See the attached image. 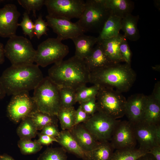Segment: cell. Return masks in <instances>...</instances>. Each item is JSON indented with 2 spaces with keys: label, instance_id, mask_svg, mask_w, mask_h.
I'll use <instances>...</instances> for the list:
<instances>
[{
  "label": "cell",
  "instance_id": "cell-27",
  "mask_svg": "<svg viewBox=\"0 0 160 160\" xmlns=\"http://www.w3.org/2000/svg\"><path fill=\"white\" fill-rule=\"evenodd\" d=\"M75 111L73 106L61 107L57 116L62 130H69L75 126Z\"/></svg>",
  "mask_w": 160,
  "mask_h": 160
},
{
  "label": "cell",
  "instance_id": "cell-20",
  "mask_svg": "<svg viewBox=\"0 0 160 160\" xmlns=\"http://www.w3.org/2000/svg\"><path fill=\"white\" fill-rule=\"evenodd\" d=\"M59 143L67 152L86 160L85 151L80 147L69 130H62L56 138Z\"/></svg>",
  "mask_w": 160,
  "mask_h": 160
},
{
  "label": "cell",
  "instance_id": "cell-30",
  "mask_svg": "<svg viewBox=\"0 0 160 160\" xmlns=\"http://www.w3.org/2000/svg\"><path fill=\"white\" fill-rule=\"evenodd\" d=\"M30 117L38 130H41L49 124H57L58 119L56 116L51 115L38 110L32 113Z\"/></svg>",
  "mask_w": 160,
  "mask_h": 160
},
{
  "label": "cell",
  "instance_id": "cell-19",
  "mask_svg": "<svg viewBox=\"0 0 160 160\" xmlns=\"http://www.w3.org/2000/svg\"><path fill=\"white\" fill-rule=\"evenodd\" d=\"M71 40L75 46L74 55L84 60L90 55L98 42L97 37L86 35L84 33Z\"/></svg>",
  "mask_w": 160,
  "mask_h": 160
},
{
  "label": "cell",
  "instance_id": "cell-40",
  "mask_svg": "<svg viewBox=\"0 0 160 160\" xmlns=\"http://www.w3.org/2000/svg\"><path fill=\"white\" fill-rule=\"evenodd\" d=\"M91 116L85 112L79 105L76 110L75 126L82 122L83 123H85Z\"/></svg>",
  "mask_w": 160,
  "mask_h": 160
},
{
  "label": "cell",
  "instance_id": "cell-44",
  "mask_svg": "<svg viewBox=\"0 0 160 160\" xmlns=\"http://www.w3.org/2000/svg\"><path fill=\"white\" fill-rule=\"evenodd\" d=\"M148 152L153 156L156 160H160V145L153 147Z\"/></svg>",
  "mask_w": 160,
  "mask_h": 160
},
{
  "label": "cell",
  "instance_id": "cell-46",
  "mask_svg": "<svg viewBox=\"0 0 160 160\" xmlns=\"http://www.w3.org/2000/svg\"><path fill=\"white\" fill-rule=\"evenodd\" d=\"M137 160H156L153 156L148 152L141 156Z\"/></svg>",
  "mask_w": 160,
  "mask_h": 160
},
{
  "label": "cell",
  "instance_id": "cell-35",
  "mask_svg": "<svg viewBox=\"0 0 160 160\" xmlns=\"http://www.w3.org/2000/svg\"><path fill=\"white\" fill-rule=\"evenodd\" d=\"M17 2L29 14L31 11L36 17V12L40 10L44 5L45 0H18Z\"/></svg>",
  "mask_w": 160,
  "mask_h": 160
},
{
  "label": "cell",
  "instance_id": "cell-17",
  "mask_svg": "<svg viewBox=\"0 0 160 160\" xmlns=\"http://www.w3.org/2000/svg\"><path fill=\"white\" fill-rule=\"evenodd\" d=\"M84 61L90 72L116 64L107 55L100 42H97L91 53Z\"/></svg>",
  "mask_w": 160,
  "mask_h": 160
},
{
  "label": "cell",
  "instance_id": "cell-9",
  "mask_svg": "<svg viewBox=\"0 0 160 160\" xmlns=\"http://www.w3.org/2000/svg\"><path fill=\"white\" fill-rule=\"evenodd\" d=\"M120 121L97 112L83 125L96 140L102 143L110 141L114 129Z\"/></svg>",
  "mask_w": 160,
  "mask_h": 160
},
{
  "label": "cell",
  "instance_id": "cell-12",
  "mask_svg": "<svg viewBox=\"0 0 160 160\" xmlns=\"http://www.w3.org/2000/svg\"><path fill=\"white\" fill-rule=\"evenodd\" d=\"M110 141L114 149L135 148L137 141L133 124L128 120H120L114 129Z\"/></svg>",
  "mask_w": 160,
  "mask_h": 160
},
{
  "label": "cell",
  "instance_id": "cell-10",
  "mask_svg": "<svg viewBox=\"0 0 160 160\" xmlns=\"http://www.w3.org/2000/svg\"><path fill=\"white\" fill-rule=\"evenodd\" d=\"M49 15L70 20L79 19L84 8L82 0H45Z\"/></svg>",
  "mask_w": 160,
  "mask_h": 160
},
{
  "label": "cell",
  "instance_id": "cell-13",
  "mask_svg": "<svg viewBox=\"0 0 160 160\" xmlns=\"http://www.w3.org/2000/svg\"><path fill=\"white\" fill-rule=\"evenodd\" d=\"M46 18L48 26L57 34V38L62 41L72 39L85 33L76 22L73 23L70 20L52 17L48 15H46Z\"/></svg>",
  "mask_w": 160,
  "mask_h": 160
},
{
  "label": "cell",
  "instance_id": "cell-14",
  "mask_svg": "<svg viewBox=\"0 0 160 160\" xmlns=\"http://www.w3.org/2000/svg\"><path fill=\"white\" fill-rule=\"evenodd\" d=\"M20 15L14 4H8L0 8V36L10 38L16 35Z\"/></svg>",
  "mask_w": 160,
  "mask_h": 160
},
{
  "label": "cell",
  "instance_id": "cell-5",
  "mask_svg": "<svg viewBox=\"0 0 160 160\" xmlns=\"http://www.w3.org/2000/svg\"><path fill=\"white\" fill-rule=\"evenodd\" d=\"M111 14L101 0H87L84 11L76 22L85 33H100Z\"/></svg>",
  "mask_w": 160,
  "mask_h": 160
},
{
  "label": "cell",
  "instance_id": "cell-4",
  "mask_svg": "<svg viewBox=\"0 0 160 160\" xmlns=\"http://www.w3.org/2000/svg\"><path fill=\"white\" fill-rule=\"evenodd\" d=\"M32 97L38 111L50 115L57 116L61 107L60 87L48 76L34 89Z\"/></svg>",
  "mask_w": 160,
  "mask_h": 160
},
{
  "label": "cell",
  "instance_id": "cell-29",
  "mask_svg": "<svg viewBox=\"0 0 160 160\" xmlns=\"http://www.w3.org/2000/svg\"><path fill=\"white\" fill-rule=\"evenodd\" d=\"M148 153L139 148L118 149L113 152L110 160H137Z\"/></svg>",
  "mask_w": 160,
  "mask_h": 160
},
{
  "label": "cell",
  "instance_id": "cell-33",
  "mask_svg": "<svg viewBox=\"0 0 160 160\" xmlns=\"http://www.w3.org/2000/svg\"><path fill=\"white\" fill-rule=\"evenodd\" d=\"M60 96L61 107L73 106L76 103V90L68 87L60 88Z\"/></svg>",
  "mask_w": 160,
  "mask_h": 160
},
{
  "label": "cell",
  "instance_id": "cell-32",
  "mask_svg": "<svg viewBox=\"0 0 160 160\" xmlns=\"http://www.w3.org/2000/svg\"><path fill=\"white\" fill-rule=\"evenodd\" d=\"M66 152L62 148H49L38 157L37 160H67Z\"/></svg>",
  "mask_w": 160,
  "mask_h": 160
},
{
  "label": "cell",
  "instance_id": "cell-43",
  "mask_svg": "<svg viewBox=\"0 0 160 160\" xmlns=\"http://www.w3.org/2000/svg\"><path fill=\"white\" fill-rule=\"evenodd\" d=\"M151 96L157 101L160 102V82H157L155 84Z\"/></svg>",
  "mask_w": 160,
  "mask_h": 160
},
{
  "label": "cell",
  "instance_id": "cell-23",
  "mask_svg": "<svg viewBox=\"0 0 160 160\" xmlns=\"http://www.w3.org/2000/svg\"><path fill=\"white\" fill-rule=\"evenodd\" d=\"M122 19L111 13L97 37L98 42L118 36L121 28Z\"/></svg>",
  "mask_w": 160,
  "mask_h": 160
},
{
  "label": "cell",
  "instance_id": "cell-21",
  "mask_svg": "<svg viewBox=\"0 0 160 160\" xmlns=\"http://www.w3.org/2000/svg\"><path fill=\"white\" fill-rule=\"evenodd\" d=\"M125 38L124 35L119 33L116 36L98 41L101 43L107 55L115 63L124 62L120 53L119 46Z\"/></svg>",
  "mask_w": 160,
  "mask_h": 160
},
{
  "label": "cell",
  "instance_id": "cell-3",
  "mask_svg": "<svg viewBox=\"0 0 160 160\" xmlns=\"http://www.w3.org/2000/svg\"><path fill=\"white\" fill-rule=\"evenodd\" d=\"M136 77L131 65L116 63L90 72L89 83L122 93L130 90Z\"/></svg>",
  "mask_w": 160,
  "mask_h": 160
},
{
  "label": "cell",
  "instance_id": "cell-45",
  "mask_svg": "<svg viewBox=\"0 0 160 160\" xmlns=\"http://www.w3.org/2000/svg\"><path fill=\"white\" fill-rule=\"evenodd\" d=\"M5 57L4 46L0 42V65L4 62Z\"/></svg>",
  "mask_w": 160,
  "mask_h": 160
},
{
  "label": "cell",
  "instance_id": "cell-48",
  "mask_svg": "<svg viewBox=\"0 0 160 160\" xmlns=\"http://www.w3.org/2000/svg\"><path fill=\"white\" fill-rule=\"evenodd\" d=\"M0 160H15L11 156L7 155H0Z\"/></svg>",
  "mask_w": 160,
  "mask_h": 160
},
{
  "label": "cell",
  "instance_id": "cell-7",
  "mask_svg": "<svg viewBox=\"0 0 160 160\" xmlns=\"http://www.w3.org/2000/svg\"><path fill=\"white\" fill-rule=\"evenodd\" d=\"M4 55L14 65L33 63L36 50L30 41L16 35L9 38L4 47Z\"/></svg>",
  "mask_w": 160,
  "mask_h": 160
},
{
  "label": "cell",
  "instance_id": "cell-16",
  "mask_svg": "<svg viewBox=\"0 0 160 160\" xmlns=\"http://www.w3.org/2000/svg\"><path fill=\"white\" fill-rule=\"evenodd\" d=\"M147 99V95L137 93L131 95L126 100L125 115L133 124L142 122Z\"/></svg>",
  "mask_w": 160,
  "mask_h": 160
},
{
  "label": "cell",
  "instance_id": "cell-49",
  "mask_svg": "<svg viewBox=\"0 0 160 160\" xmlns=\"http://www.w3.org/2000/svg\"><path fill=\"white\" fill-rule=\"evenodd\" d=\"M152 68L154 70L160 71V66L159 65H157L152 67Z\"/></svg>",
  "mask_w": 160,
  "mask_h": 160
},
{
  "label": "cell",
  "instance_id": "cell-28",
  "mask_svg": "<svg viewBox=\"0 0 160 160\" xmlns=\"http://www.w3.org/2000/svg\"><path fill=\"white\" fill-rule=\"evenodd\" d=\"M37 130L31 118L28 117L22 120L17 132L20 139L31 140L36 136Z\"/></svg>",
  "mask_w": 160,
  "mask_h": 160
},
{
  "label": "cell",
  "instance_id": "cell-38",
  "mask_svg": "<svg viewBox=\"0 0 160 160\" xmlns=\"http://www.w3.org/2000/svg\"><path fill=\"white\" fill-rule=\"evenodd\" d=\"M119 47L120 53L124 62L131 65L132 52L125 38L121 42Z\"/></svg>",
  "mask_w": 160,
  "mask_h": 160
},
{
  "label": "cell",
  "instance_id": "cell-39",
  "mask_svg": "<svg viewBox=\"0 0 160 160\" xmlns=\"http://www.w3.org/2000/svg\"><path fill=\"white\" fill-rule=\"evenodd\" d=\"M80 105L87 113L92 116L97 112L96 97L80 103Z\"/></svg>",
  "mask_w": 160,
  "mask_h": 160
},
{
  "label": "cell",
  "instance_id": "cell-36",
  "mask_svg": "<svg viewBox=\"0 0 160 160\" xmlns=\"http://www.w3.org/2000/svg\"><path fill=\"white\" fill-rule=\"evenodd\" d=\"M18 26L21 27L25 35L28 36L30 39H32L34 36L33 33L34 23L26 11L24 13L22 20L20 23H18Z\"/></svg>",
  "mask_w": 160,
  "mask_h": 160
},
{
  "label": "cell",
  "instance_id": "cell-6",
  "mask_svg": "<svg viewBox=\"0 0 160 160\" xmlns=\"http://www.w3.org/2000/svg\"><path fill=\"white\" fill-rule=\"evenodd\" d=\"M121 93L113 89L100 87L96 96L97 112L115 119L124 116L127 99Z\"/></svg>",
  "mask_w": 160,
  "mask_h": 160
},
{
  "label": "cell",
  "instance_id": "cell-34",
  "mask_svg": "<svg viewBox=\"0 0 160 160\" xmlns=\"http://www.w3.org/2000/svg\"><path fill=\"white\" fill-rule=\"evenodd\" d=\"M17 144L21 153L25 155L35 153L40 151L42 148V145L36 141L31 140L20 139Z\"/></svg>",
  "mask_w": 160,
  "mask_h": 160
},
{
  "label": "cell",
  "instance_id": "cell-31",
  "mask_svg": "<svg viewBox=\"0 0 160 160\" xmlns=\"http://www.w3.org/2000/svg\"><path fill=\"white\" fill-rule=\"evenodd\" d=\"M100 87L93 85L87 87L86 85L82 86L76 90V100L79 103L96 97Z\"/></svg>",
  "mask_w": 160,
  "mask_h": 160
},
{
  "label": "cell",
  "instance_id": "cell-1",
  "mask_svg": "<svg viewBox=\"0 0 160 160\" xmlns=\"http://www.w3.org/2000/svg\"><path fill=\"white\" fill-rule=\"evenodd\" d=\"M44 78L39 66L34 63L12 65L0 77V82L8 96L33 90Z\"/></svg>",
  "mask_w": 160,
  "mask_h": 160
},
{
  "label": "cell",
  "instance_id": "cell-11",
  "mask_svg": "<svg viewBox=\"0 0 160 160\" xmlns=\"http://www.w3.org/2000/svg\"><path fill=\"white\" fill-rule=\"evenodd\" d=\"M37 110L35 102L29 92H23L12 96L7 108V116L15 123L29 117Z\"/></svg>",
  "mask_w": 160,
  "mask_h": 160
},
{
  "label": "cell",
  "instance_id": "cell-26",
  "mask_svg": "<svg viewBox=\"0 0 160 160\" xmlns=\"http://www.w3.org/2000/svg\"><path fill=\"white\" fill-rule=\"evenodd\" d=\"M114 150L110 142L101 143L94 149L85 152L86 160H110Z\"/></svg>",
  "mask_w": 160,
  "mask_h": 160
},
{
  "label": "cell",
  "instance_id": "cell-15",
  "mask_svg": "<svg viewBox=\"0 0 160 160\" xmlns=\"http://www.w3.org/2000/svg\"><path fill=\"white\" fill-rule=\"evenodd\" d=\"M133 125L135 137L139 144V148L148 152L153 147L160 145L156 136V125L143 122Z\"/></svg>",
  "mask_w": 160,
  "mask_h": 160
},
{
  "label": "cell",
  "instance_id": "cell-22",
  "mask_svg": "<svg viewBox=\"0 0 160 160\" xmlns=\"http://www.w3.org/2000/svg\"><path fill=\"white\" fill-rule=\"evenodd\" d=\"M111 13L122 19L131 14L134 8V3L130 0H101Z\"/></svg>",
  "mask_w": 160,
  "mask_h": 160
},
{
  "label": "cell",
  "instance_id": "cell-24",
  "mask_svg": "<svg viewBox=\"0 0 160 160\" xmlns=\"http://www.w3.org/2000/svg\"><path fill=\"white\" fill-rule=\"evenodd\" d=\"M142 122L157 125L160 123V102L154 99L150 95L147 99Z\"/></svg>",
  "mask_w": 160,
  "mask_h": 160
},
{
  "label": "cell",
  "instance_id": "cell-41",
  "mask_svg": "<svg viewBox=\"0 0 160 160\" xmlns=\"http://www.w3.org/2000/svg\"><path fill=\"white\" fill-rule=\"evenodd\" d=\"M41 130V134L48 135L55 138L57 137L60 132L58 128L57 124H54L47 125Z\"/></svg>",
  "mask_w": 160,
  "mask_h": 160
},
{
  "label": "cell",
  "instance_id": "cell-2",
  "mask_svg": "<svg viewBox=\"0 0 160 160\" xmlns=\"http://www.w3.org/2000/svg\"><path fill=\"white\" fill-rule=\"evenodd\" d=\"M90 73L84 60L74 55L54 64L49 69L48 76L60 88L76 90L89 83Z\"/></svg>",
  "mask_w": 160,
  "mask_h": 160
},
{
  "label": "cell",
  "instance_id": "cell-18",
  "mask_svg": "<svg viewBox=\"0 0 160 160\" xmlns=\"http://www.w3.org/2000/svg\"><path fill=\"white\" fill-rule=\"evenodd\" d=\"M69 130L79 146L85 152L94 149L101 143L96 140L83 124L76 125Z\"/></svg>",
  "mask_w": 160,
  "mask_h": 160
},
{
  "label": "cell",
  "instance_id": "cell-37",
  "mask_svg": "<svg viewBox=\"0 0 160 160\" xmlns=\"http://www.w3.org/2000/svg\"><path fill=\"white\" fill-rule=\"evenodd\" d=\"M48 24L42 19V16L39 15L35 20L34 23L33 33L38 39H39L41 36L47 35V31L49 30Z\"/></svg>",
  "mask_w": 160,
  "mask_h": 160
},
{
  "label": "cell",
  "instance_id": "cell-50",
  "mask_svg": "<svg viewBox=\"0 0 160 160\" xmlns=\"http://www.w3.org/2000/svg\"><path fill=\"white\" fill-rule=\"evenodd\" d=\"M154 4L155 6H156V8L158 9H160V1L159 0H155Z\"/></svg>",
  "mask_w": 160,
  "mask_h": 160
},
{
  "label": "cell",
  "instance_id": "cell-25",
  "mask_svg": "<svg viewBox=\"0 0 160 160\" xmlns=\"http://www.w3.org/2000/svg\"><path fill=\"white\" fill-rule=\"evenodd\" d=\"M139 18V15H134L130 14L122 19L121 30L124 32V35L126 39L135 41L140 38L137 27Z\"/></svg>",
  "mask_w": 160,
  "mask_h": 160
},
{
  "label": "cell",
  "instance_id": "cell-47",
  "mask_svg": "<svg viewBox=\"0 0 160 160\" xmlns=\"http://www.w3.org/2000/svg\"><path fill=\"white\" fill-rule=\"evenodd\" d=\"M6 95L5 90L0 82V100L3 99Z\"/></svg>",
  "mask_w": 160,
  "mask_h": 160
},
{
  "label": "cell",
  "instance_id": "cell-8",
  "mask_svg": "<svg viewBox=\"0 0 160 160\" xmlns=\"http://www.w3.org/2000/svg\"><path fill=\"white\" fill-rule=\"evenodd\" d=\"M69 52L68 46L56 38H49L42 42L36 50L34 62L45 67L62 61Z\"/></svg>",
  "mask_w": 160,
  "mask_h": 160
},
{
  "label": "cell",
  "instance_id": "cell-42",
  "mask_svg": "<svg viewBox=\"0 0 160 160\" xmlns=\"http://www.w3.org/2000/svg\"><path fill=\"white\" fill-rule=\"evenodd\" d=\"M38 135V139L35 141L41 145H48L54 142H57L56 138L40 133Z\"/></svg>",
  "mask_w": 160,
  "mask_h": 160
}]
</instances>
